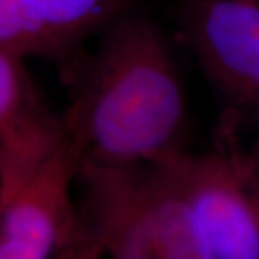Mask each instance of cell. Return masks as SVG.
Segmentation results:
<instances>
[{
    "label": "cell",
    "mask_w": 259,
    "mask_h": 259,
    "mask_svg": "<svg viewBox=\"0 0 259 259\" xmlns=\"http://www.w3.org/2000/svg\"><path fill=\"white\" fill-rule=\"evenodd\" d=\"M256 110H258V112H259V107H258V108H256Z\"/></svg>",
    "instance_id": "obj_10"
},
{
    "label": "cell",
    "mask_w": 259,
    "mask_h": 259,
    "mask_svg": "<svg viewBox=\"0 0 259 259\" xmlns=\"http://www.w3.org/2000/svg\"><path fill=\"white\" fill-rule=\"evenodd\" d=\"M102 32L62 117L79 166L148 164L186 150V91L161 29L124 15Z\"/></svg>",
    "instance_id": "obj_1"
},
{
    "label": "cell",
    "mask_w": 259,
    "mask_h": 259,
    "mask_svg": "<svg viewBox=\"0 0 259 259\" xmlns=\"http://www.w3.org/2000/svg\"><path fill=\"white\" fill-rule=\"evenodd\" d=\"M23 58L0 47V202L55 150L65 131L62 117L40 100Z\"/></svg>",
    "instance_id": "obj_6"
},
{
    "label": "cell",
    "mask_w": 259,
    "mask_h": 259,
    "mask_svg": "<svg viewBox=\"0 0 259 259\" xmlns=\"http://www.w3.org/2000/svg\"><path fill=\"white\" fill-rule=\"evenodd\" d=\"M176 154L148 164L79 166L78 212L91 258L204 259L175 170Z\"/></svg>",
    "instance_id": "obj_2"
},
{
    "label": "cell",
    "mask_w": 259,
    "mask_h": 259,
    "mask_svg": "<svg viewBox=\"0 0 259 259\" xmlns=\"http://www.w3.org/2000/svg\"><path fill=\"white\" fill-rule=\"evenodd\" d=\"M0 47L22 55L58 58L55 48L26 18L18 0H0Z\"/></svg>",
    "instance_id": "obj_8"
},
{
    "label": "cell",
    "mask_w": 259,
    "mask_h": 259,
    "mask_svg": "<svg viewBox=\"0 0 259 259\" xmlns=\"http://www.w3.org/2000/svg\"><path fill=\"white\" fill-rule=\"evenodd\" d=\"M173 163L204 259H259V151L222 144Z\"/></svg>",
    "instance_id": "obj_3"
},
{
    "label": "cell",
    "mask_w": 259,
    "mask_h": 259,
    "mask_svg": "<svg viewBox=\"0 0 259 259\" xmlns=\"http://www.w3.org/2000/svg\"><path fill=\"white\" fill-rule=\"evenodd\" d=\"M186 39L214 88L236 107H259V2L186 0Z\"/></svg>",
    "instance_id": "obj_5"
},
{
    "label": "cell",
    "mask_w": 259,
    "mask_h": 259,
    "mask_svg": "<svg viewBox=\"0 0 259 259\" xmlns=\"http://www.w3.org/2000/svg\"><path fill=\"white\" fill-rule=\"evenodd\" d=\"M26 18L36 26L59 59L71 54L83 37L104 30L137 0H18Z\"/></svg>",
    "instance_id": "obj_7"
},
{
    "label": "cell",
    "mask_w": 259,
    "mask_h": 259,
    "mask_svg": "<svg viewBox=\"0 0 259 259\" xmlns=\"http://www.w3.org/2000/svg\"><path fill=\"white\" fill-rule=\"evenodd\" d=\"M78 168L64 131L55 150L0 202V259L91 258L72 199Z\"/></svg>",
    "instance_id": "obj_4"
},
{
    "label": "cell",
    "mask_w": 259,
    "mask_h": 259,
    "mask_svg": "<svg viewBox=\"0 0 259 259\" xmlns=\"http://www.w3.org/2000/svg\"><path fill=\"white\" fill-rule=\"evenodd\" d=\"M252 2H259V0H252Z\"/></svg>",
    "instance_id": "obj_9"
}]
</instances>
